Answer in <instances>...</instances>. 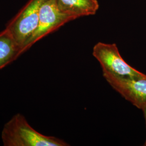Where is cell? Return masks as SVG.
<instances>
[{"instance_id":"cell-1","label":"cell","mask_w":146,"mask_h":146,"mask_svg":"<svg viewBox=\"0 0 146 146\" xmlns=\"http://www.w3.org/2000/svg\"><path fill=\"white\" fill-rule=\"evenodd\" d=\"M1 138L5 146H67V142L43 135L29 124L23 115H14L3 126Z\"/></svg>"},{"instance_id":"cell-2","label":"cell","mask_w":146,"mask_h":146,"mask_svg":"<svg viewBox=\"0 0 146 146\" xmlns=\"http://www.w3.org/2000/svg\"><path fill=\"white\" fill-rule=\"evenodd\" d=\"M44 0H29L8 24V31L21 49L36 31L41 5Z\"/></svg>"},{"instance_id":"cell-3","label":"cell","mask_w":146,"mask_h":146,"mask_svg":"<svg viewBox=\"0 0 146 146\" xmlns=\"http://www.w3.org/2000/svg\"><path fill=\"white\" fill-rule=\"evenodd\" d=\"M93 55L99 61L103 71L125 78H146V74L125 62L115 43H97L93 47Z\"/></svg>"},{"instance_id":"cell-4","label":"cell","mask_w":146,"mask_h":146,"mask_svg":"<svg viewBox=\"0 0 146 146\" xmlns=\"http://www.w3.org/2000/svg\"><path fill=\"white\" fill-rule=\"evenodd\" d=\"M75 19L63 13L58 7L55 0H44L39 12L38 25L36 31L27 42L22 53L26 52L36 42Z\"/></svg>"},{"instance_id":"cell-5","label":"cell","mask_w":146,"mask_h":146,"mask_svg":"<svg viewBox=\"0 0 146 146\" xmlns=\"http://www.w3.org/2000/svg\"><path fill=\"white\" fill-rule=\"evenodd\" d=\"M103 76L123 98L142 110L146 103V78H125L105 71H103Z\"/></svg>"},{"instance_id":"cell-6","label":"cell","mask_w":146,"mask_h":146,"mask_svg":"<svg viewBox=\"0 0 146 146\" xmlns=\"http://www.w3.org/2000/svg\"><path fill=\"white\" fill-rule=\"evenodd\" d=\"M63 13L75 20L81 17L95 15L99 8L97 0H55Z\"/></svg>"},{"instance_id":"cell-7","label":"cell","mask_w":146,"mask_h":146,"mask_svg":"<svg viewBox=\"0 0 146 146\" xmlns=\"http://www.w3.org/2000/svg\"><path fill=\"white\" fill-rule=\"evenodd\" d=\"M21 55V49L5 29L0 33V69L13 62Z\"/></svg>"},{"instance_id":"cell-8","label":"cell","mask_w":146,"mask_h":146,"mask_svg":"<svg viewBox=\"0 0 146 146\" xmlns=\"http://www.w3.org/2000/svg\"><path fill=\"white\" fill-rule=\"evenodd\" d=\"M141 110L143 111V115H144L145 118V120H146V104H145V106H143V107L142 108V110ZM143 146H146V141H145V143H144V145H143Z\"/></svg>"}]
</instances>
